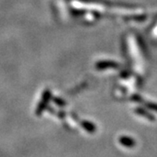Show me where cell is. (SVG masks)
<instances>
[{"instance_id": "6da1fadb", "label": "cell", "mask_w": 157, "mask_h": 157, "mask_svg": "<svg viewBox=\"0 0 157 157\" xmlns=\"http://www.w3.org/2000/svg\"><path fill=\"white\" fill-rule=\"evenodd\" d=\"M119 142L126 147H134L136 144L135 140L129 136H121L119 138Z\"/></svg>"}, {"instance_id": "7a4b0ae2", "label": "cell", "mask_w": 157, "mask_h": 157, "mask_svg": "<svg viewBox=\"0 0 157 157\" xmlns=\"http://www.w3.org/2000/svg\"><path fill=\"white\" fill-rule=\"evenodd\" d=\"M135 113H138V114H140V115H142V116H144V117H146L147 120H149V121H154L155 119V116H153L152 114H150L149 113L146 112L144 109H142V108H136L135 109Z\"/></svg>"}, {"instance_id": "3957f363", "label": "cell", "mask_w": 157, "mask_h": 157, "mask_svg": "<svg viewBox=\"0 0 157 157\" xmlns=\"http://www.w3.org/2000/svg\"><path fill=\"white\" fill-rule=\"evenodd\" d=\"M83 125V128L86 129L88 132H91V133H93V132H94L95 131V127H94V125L92 123H90V122H87V121H85L82 123Z\"/></svg>"}, {"instance_id": "277c9868", "label": "cell", "mask_w": 157, "mask_h": 157, "mask_svg": "<svg viewBox=\"0 0 157 157\" xmlns=\"http://www.w3.org/2000/svg\"><path fill=\"white\" fill-rule=\"evenodd\" d=\"M146 106L151 110H155L157 112V104H153V103H146Z\"/></svg>"}]
</instances>
